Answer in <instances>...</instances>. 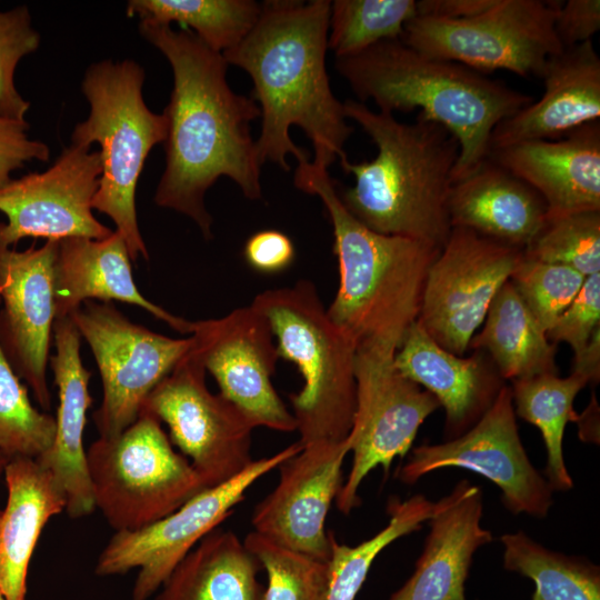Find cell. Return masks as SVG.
Masks as SVG:
<instances>
[{
  "label": "cell",
  "instance_id": "603a6c76",
  "mask_svg": "<svg viewBox=\"0 0 600 600\" xmlns=\"http://www.w3.org/2000/svg\"><path fill=\"white\" fill-rule=\"evenodd\" d=\"M53 341L56 353L49 361L59 397L56 433L50 448L36 460L53 474L66 494L67 514L76 519L96 509L83 446L87 411L92 403L88 389L91 373L82 363L81 334L70 317L54 320Z\"/></svg>",
  "mask_w": 600,
  "mask_h": 600
},
{
  "label": "cell",
  "instance_id": "d4e9b609",
  "mask_svg": "<svg viewBox=\"0 0 600 600\" xmlns=\"http://www.w3.org/2000/svg\"><path fill=\"white\" fill-rule=\"evenodd\" d=\"M56 320L70 317L86 301L134 304L182 334L192 321L174 316L144 298L134 283L131 259L121 236L103 239L69 237L58 241L53 267Z\"/></svg>",
  "mask_w": 600,
  "mask_h": 600
},
{
  "label": "cell",
  "instance_id": "d6986e66",
  "mask_svg": "<svg viewBox=\"0 0 600 600\" xmlns=\"http://www.w3.org/2000/svg\"><path fill=\"white\" fill-rule=\"evenodd\" d=\"M58 241L50 239L23 251L0 243V347L44 411L51 408L47 368L56 320Z\"/></svg>",
  "mask_w": 600,
  "mask_h": 600
},
{
  "label": "cell",
  "instance_id": "7bdbcfd3",
  "mask_svg": "<svg viewBox=\"0 0 600 600\" xmlns=\"http://www.w3.org/2000/svg\"><path fill=\"white\" fill-rule=\"evenodd\" d=\"M247 263L261 273H279L288 269L296 256L292 240L278 230H262L248 238L243 248Z\"/></svg>",
  "mask_w": 600,
  "mask_h": 600
},
{
  "label": "cell",
  "instance_id": "277c9868",
  "mask_svg": "<svg viewBox=\"0 0 600 600\" xmlns=\"http://www.w3.org/2000/svg\"><path fill=\"white\" fill-rule=\"evenodd\" d=\"M293 183L321 199L333 231L339 287L327 308L357 348L396 352L418 320L428 270L441 249L376 232L343 206L328 169L298 163Z\"/></svg>",
  "mask_w": 600,
  "mask_h": 600
},
{
  "label": "cell",
  "instance_id": "7dc6e473",
  "mask_svg": "<svg viewBox=\"0 0 600 600\" xmlns=\"http://www.w3.org/2000/svg\"><path fill=\"white\" fill-rule=\"evenodd\" d=\"M9 460L10 459L3 452L0 451V479L4 474V470Z\"/></svg>",
  "mask_w": 600,
  "mask_h": 600
},
{
  "label": "cell",
  "instance_id": "d6a6232c",
  "mask_svg": "<svg viewBox=\"0 0 600 600\" xmlns=\"http://www.w3.org/2000/svg\"><path fill=\"white\" fill-rule=\"evenodd\" d=\"M434 502L422 494L400 501L389 500V521L378 533L350 547L331 538L330 577L327 600H354L378 554L399 538L422 528L433 512Z\"/></svg>",
  "mask_w": 600,
  "mask_h": 600
},
{
  "label": "cell",
  "instance_id": "ab89813d",
  "mask_svg": "<svg viewBox=\"0 0 600 600\" xmlns=\"http://www.w3.org/2000/svg\"><path fill=\"white\" fill-rule=\"evenodd\" d=\"M600 329V272L586 278L569 307L547 332L552 343L567 342L578 358Z\"/></svg>",
  "mask_w": 600,
  "mask_h": 600
},
{
  "label": "cell",
  "instance_id": "ffe728a7",
  "mask_svg": "<svg viewBox=\"0 0 600 600\" xmlns=\"http://www.w3.org/2000/svg\"><path fill=\"white\" fill-rule=\"evenodd\" d=\"M488 158L541 196L547 218L600 211L599 121L557 140L491 150Z\"/></svg>",
  "mask_w": 600,
  "mask_h": 600
},
{
  "label": "cell",
  "instance_id": "ac0fdd59",
  "mask_svg": "<svg viewBox=\"0 0 600 600\" xmlns=\"http://www.w3.org/2000/svg\"><path fill=\"white\" fill-rule=\"evenodd\" d=\"M350 448L349 437L341 442H318L283 461L276 488L253 509V531L329 562L333 533L327 531L326 519L342 487V464Z\"/></svg>",
  "mask_w": 600,
  "mask_h": 600
},
{
  "label": "cell",
  "instance_id": "e575fe53",
  "mask_svg": "<svg viewBox=\"0 0 600 600\" xmlns=\"http://www.w3.org/2000/svg\"><path fill=\"white\" fill-rule=\"evenodd\" d=\"M54 433V417L33 407L0 347V451L9 459H37L50 448Z\"/></svg>",
  "mask_w": 600,
  "mask_h": 600
},
{
  "label": "cell",
  "instance_id": "ba28073f",
  "mask_svg": "<svg viewBox=\"0 0 600 600\" xmlns=\"http://www.w3.org/2000/svg\"><path fill=\"white\" fill-rule=\"evenodd\" d=\"M87 466L96 508L116 532L148 527L206 489L161 421L144 409L117 437L93 441Z\"/></svg>",
  "mask_w": 600,
  "mask_h": 600
},
{
  "label": "cell",
  "instance_id": "cb8c5ba5",
  "mask_svg": "<svg viewBox=\"0 0 600 600\" xmlns=\"http://www.w3.org/2000/svg\"><path fill=\"white\" fill-rule=\"evenodd\" d=\"M394 366L408 379L432 393L446 411L444 438L454 439L491 407L504 386L492 361L476 350L456 356L440 344L417 320L396 351Z\"/></svg>",
  "mask_w": 600,
  "mask_h": 600
},
{
  "label": "cell",
  "instance_id": "ee69618b",
  "mask_svg": "<svg viewBox=\"0 0 600 600\" xmlns=\"http://www.w3.org/2000/svg\"><path fill=\"white\" fill-rule=\"evenodd\" d=\"M494 0H419V17L460 20L477 16L488 9Z\"/></svg>",
  "mask_w": 600,
  "mask_h": 600
},
{
  "label": "cell",
  "instance_id": "b9f144b4",
  "mask_svg": "<svg viewBox=\"0 0 600 600\" xmlns=\"http://www.w3.org/2000/svg\"><path fill=\"white\" fill-rule=\"evenodd\" d=\"M599 29V0L561 1L554 17V32L563 49L592 40Z\"/></svg>",
  "mask_w": 600,
  "mask_h": 600
},
{
  "label": "cell",
  "instance_id": "6da1fadb",
  "mask_svg": "<svg viewBox=\"0 0 600 600\" xmlns=\"http://www.w3.org/2000/svg\"><path fill=\"white\" fill-rule=\"evenodd\" d=\"M139 31L167 58L173 74L162 112L168 121L166 168L154 203L189 217L211 239L204 196L220 177L230 178L247 199L262 198L261 164L250 128L261 117L260 108L230 88L222 53L193 32L152 22H140Z\"/></svg>",
  "mask_w": 600,
  "mask_h": 600
},
{
  "label": "cell",
  "instance_id": "e0dca14e",
  "mask_svg": "<svg viewBox=\"0 0 600 600\" xmlns=\"http://www.w3.org/2000/svg\"><path fill=\"white\" fill-rule=\"evenodd\" d=\"M99 151L72 144L42 172H31L0 186V243L14 247L24 238L103 239L113 230L92 213L99 188Z\"/></svg>",
  "mask_w": 600,
  "mask_h": 600
},
{
  "label": "cell",
  "instance_id": "f1b7e54d",
  "mask_svg": "<svg viewBox=\"0 0 600 600\" xmlns=\"http://www.w3.org/2000/svg\"><path fill=\"white\" fill-rule=\"evenodd\" d=\"M483 323L469 348L488 352L503 380L558 374L556 343L548 339L510 280L493 298Z\"/></svg>",
  "mask_w": 600,
  "mask_h": 600
},
{
  "label": "cell",
  "instance_id": "52a82bcc",
  "mask_svg": "<svg viewBox=\"0 0 600 600\" xmlns=\"http://www.w3.org/2000/svg\"><path fill=\"white\" fill-rule=\"evenodd\" d=\"M144 71L131 59H109L91 64L82 80L90 104L88 118L79 122L71 143L100 146L101 174L92 208L107 214L122 237L131 261L149 252L139 230L136 190L151 149L166 140L168 121L152 112L142 97Z\"/></svg>",
  "mask_w": 600,
  "mask_h": 600
},
{
  "label": "cell",
  "instance_id": "f546056e",
  "mask_svg": "<svg viewBox=\"0 0 600 600\" xmlns=\"http://www.w3.org/2000/svg\"><path fill=\"white\" fill-rule=\"evenodd\" d=\"M588 383V379L577 372L566 378L542 373L513 380L510 387L516 416L541 432L547 449L544 474L553 491H568L573 487L563 458V434L567 423L579 419L573 401Z\"/></svg>",
  "mask_w": 600,
  "mask_h": 600
},
{
  "label": "cell",
  "instance_id": "4fadbf2b",
  "mask_svg": "<svg viewBox=\"0 0 600 600\" xmlns=\"http://www.w3.org/2000/svg\"><path fill=\"white\" fill-rule=\"evenodd\" d=\"M394 354L357 348V403L348 436L352 466L334 500L346 516L360 504L358 490L368 473L378 466L388 473L393 460L409 452L420 426L440 408L432 393L397 369Z\"/></svg>",
  "mask_w": 600,
  "mask_h": 600
},
{
  "label": "cell",
  "instance_id": "30bf717a",
  "mask_svg": "<svg viewBox=\"0 0 600 600\" xmlns=\"http://www.w3.org/2000/svg\"><path fill=\"white\" fill-rule=\"evenodd\" d=\"M70 318L88 342L102 382L93 414L101 438H113L139 417L143 402L193 346L130 321L112 302L89 300Z\"/></svg>",
  "mask_w": 600,
  "mask_h": 600
},
{
  "label": "cell",
  "instance_id": "f35d334b",
  "mask_svg": "<svg viewBox=\"0 0 600 600\" xmlns=\"http://www.w3.org/2000/svg\"><path fill=\"white\" fill-rule=\"evenodd\" d=\"M39 44L40 34L32 27L27 6L0 10V114L8 119L26 121L30 102L17 90L14 72L19 61Z\"/></svg>",
  "mask_w": 600,
  "mask_h": 600
},
{
  "label": "cell",
  "instance_id": "681fc988",
  "mask_svg": "<svg viewBox=\"0 0 600 600\" xmlns=\"http://www.w3.org/2000/svg\"><path fill=\"white\" fill-rule=\"evenodd\" d=\"M0 306H1V298H0Z\"/></svg>",
  "mask_w": 600,
  "mask_h": 600
},
{
  "label": "cell",
  "instance_id": "7a4b0ae2",
  "mask_svg": "<svg viewBox=\"0 0 600 600\" xmlns=\"http://www.w3.org/2000/svg\"><path fill=\"white\" fill-rule=\"evenodd\" d=\"M329 0H268L244 39L222 53L228 64L249 73L251 98L259 103L261 131L256 140L260 164L289 171L287 157L309 161L290 137L291 126L310 139L314 164L329 168L348 160L344 144L353 132L343 102L333 94L326 68Z\"/></svg>",
  "mask_w": 600,
  "mask_h": 600
},
{
  "label": "cell",
  "instance_id": "83f0119b",
  "mask_svg": "<svg viewBox=\"0 0 600 600\" xmlns=\"http://www.w3.org/2000/svg\"><path fill=\"white\" fill-rule=\"evenodd\" d=\"M261 569L233 531L218 527L176 566L154 600H262Z\"/></svg>",
  "mask_w": 600,
  "mask_h": 600
},
{
  "label": "cell",
  "instance_id": "4316f807",
  "mask_svg": "<svg viewBox=\"0 0 600 600\" xmlns=\"http://www.w3.org/2000/svg\"><path fill=\"white\" fill-rule=\"evenodd\" d=\"M7 504L0 512V589L24 600L29 563L43 527L66 510V494L36 459L12 458L4 470Z\"/></svg>",
  "mask_w": 600,
  "mask_h": 600
},
{
  "label": "cell",
  "instance_id": "f6af8a7d",
  "mask_svg": "<svg viewBox=\"0 0 600 600\" xmlns=\"http://www.w3.org/2000/svg\"><path fill=\"white\" fill-rule=\"evenodd\" d=\"M588 379L589 382H598L600 379V329L591 337L582 353L574 359V369Z\"/></svg>",
  "mask_w": 600,
  "mask_h": 600
},
{
  "label": "cell",
  "instance_id": "3957f363",
  "mask_svg": "<svg viewBox=\"0 0 600 600\" xmlns=\"http://www.w3.org/2000/svg\"><path fill=\"white\" fill-rule=\"evenodd\" d=\"M343 108L378 149L372 161L340 163L354 177L353 187H337L343 206L376 232L441 249L452 229L448 202L459 157L456 137L420 113L416 122L403 123L360 101L348 99Z\"/></svg>",
  "mask_w": 600,
  "mask_h": 600
},
{
  "label": "cell",
  "instance_id": "9c48e42d",
  "mask_svg": "<svg viewBox=\"0 0 600 600\" xmlns=\"http://www.w3.org/2000/svg\"><path fill=\"white\" fill-rule=\"evenodd\" d=\"M561 1L494 0L460 20L416 16L401 40L413 49L486 73L508 70L541 79L548 59L563 50L554 17Z\"/></svg>",
  "mask_w": 600,
  "mask_h": 600
},
{
  "label": "cell",
  "instance_id": "1f68e13d",
  "mask_svg": "<svg viewBox=\"0 0 600 600\" xmlns=\"http://www.w3.org/2000/svg\"><path fill=\"white\" fill-rule=\"evenodd\" d=\"M500 541L504 568L533 581L532 600H600V569L589 560L550 550L522 531Z\"/></svg>",
  "mask_w": 600,
  "mask_h": 600
},
{
  "label": "cell",
  "instance_id": "60d3db41",
  "mask_svg": "<svg viewBox=\"0 0 600 600\" xmlns=\"http://www.w3.org/2000/svg\"><path fill=\"white\" fill-rule=\"evenodd\" d=\"M29 123L0 114V186L11 180L10 173L31 160L48 161L49 147L27 134Z\"/></svg>",
  "mask_w": 600,
  "mask_h": 600
},
{
  "label": "cell",
  "instance_id": "44dd1931",
  "mask_svg": "<svg viewBox=\"0 0 600 600\" xmlns=\"http://www.w3.org/2000/svg\"><path fill=\"white\" fill-rule=\"evenodd\" d=\"M482 513V491L468 480L434 502L414 571L389 600H466L473 554L492 540L481 526Z\"/></svg>",
  "mask_w": 600,
  "mask_h": 600
},
{
  "label": "cell",
  "instance_id": "5b68a950",
  "mask_svg": "<svg viewBox=\"0 0 600 600\" xmlns=\"http://www.w3.org/2000/svg\"><path fill=\"white\" fill-rule=\"evenodd\" d=\"M334 68L360 102L379 111L411 112L442 124L457 139L453 182L484 162L496 126L533 102L532 97L461 63L424 54L401 39L383 40Z\"/></svg>",
  "mask_w": 600,
  "mask_h": 600
},
{
  "label": "cell",
  "instance_id": "7402d4cb",
  "mask_svg": "<svg viewBox=\"0 0 600 600\" xmlns=\"http://www.w3.org/2000/svg\"><path fill=\"white\" fill-rule=\"evenodd\" d=\"M541 79V99L496 126L490 151L523 141L557 140L599 121L600 58L592 40L550 57Z\"/></svg>",
  "mask_w": 600,
  "mask_h": 600
},
{
  "label": "cell",
  "instance_id": "8992f818",
  "mask_svg": "<svg viewBox=\"0 0 600 600\" xmlns=\"http://www.w3.org/2000/svg\"><path fill=\"white\" fill-rule=\"evenodd\" d=\"M269 321L279 358L294 363L303 379L291 394L302 447L341 442L351 431L357 403V343L329 316L310 280L268 289L250 303Z\"/></svg>",
  "mask_w": 600,
  "mask_h": 600
},
{
  "label": "cell",
  "instance_id": "9a60e30c",
  "mask_svg": "<svg viewBox=\"0 0 600 600\" xmlns=\"http://www.w3.org/2000/svg\"><path fill=\"white\" fill-rule=\"evenodd\" d=\"M448 467L462 468L492 481L513 514L543 518L553 504L550 484L531 463L519 437L511 388L503 386L491 407L463 434L412 450L396 478L412 484Z\"/></svg>",
  "mask_w": 600,
  "mask_h": 600
},
{
  "label": "cell",
  "instance_id": "5bb4252c",
  "mask_svg": "<svg viewBox=\"0 0 600 600\" xmlns=\"http://www.w3.org/2000/svg\"><path fill=\"white\" fill-rule=\"evenodd\" d=\"M522 250L467 228H452L431 263L419 323L449 352L462 357Z\"/></svg>",
  "mask_w": 600,
  "mask_h": 600
},
{
  "label": "cell",
  "instance_id": "8fae6325",
  "mask_svg": "<svg viewBox=\"0 0 600 600\" xmlns=\"http://www.w3.org/2000/svg\"><path fill=\"white\" fill-rule=\"evenodd\" d=\"M206 372L193 340L141 409L168 426L171 443L190 459L208 489L233 479L252 463L254 427L232 402L208 389Z\"/></svg>",
  "mask_w": 600,
  "mask_h": 600
},
{
  "label": "cell",
  "instance_id": "7c38bea8",
  "mask_svg": "<svg viewBox=\"0 0 600 600\" xmlns=\"http://www.w3.org/2000/svg\"><path fill=\"white\" fill-rule=\"evenodd\" d=\"M301 449L297 441L273 456L253 460L233 479L204 489L161 520L136 531L116 532L98 557L96 574H122L139 568L132 600H147L186 554L232 514L254 482Z\"/></svg>",
  "mask_w": 600,
  "mask_h": 600
},
{
  "label": "cell",
  "instance_id": "bcb514c9",
  "mask_svg": "<svg viewBox=\"0 0 600 600\" xmlns=\"http://www.w3.org/2000/svg\"><path fill=\"white\" fill-rule=\"evenodd\" d=\"M596 411H598V404L593 398L586 412L579 414L577 422L580 427L586 426L584 429L580 430V436L586 441L599 442V432L596 431Z\"/></svg>",
  "mask_w": 600,
  "mask_h": 600
},
{
  "label": "cell",
  "instance_id": "d590c367",
  "mask_svg": "<svg viewBox=\"0 0 600 600\" xmlns=\"http://www.w3.org/2000/svg\"><path fill=\"white\" fill-rule=\"evenodd\" d=\"M243 542L267 573L262 600H327L329 562L283 548L254 531Z\"/></svg>",
  "mask_w": 600,
  "mask_h": 600
},
{
  "label": "cell",
  "instance_id": "2e32d148",
  "mask_svg": "<svg viewBox=\"0 0 600 600\" xmlns=\"http://www.w3.org/2000/svg\"><path fill=\"white\" fill-rule=\"evenodd\" d=\"M194 348L220 394L257 427L297 430L292 412L272 383L279 354L269 321L251 304L228 314L192 321Z\"/></svg>",
  "mask_w": 600,
  "mask_h": 600
},
{
  "label": "cell",
  "instance_id": "c3c4849f",
  "mask_svg": "<svg viewBox=\"0 0 600 600\" xmlns=\"http://www.w3.org/2000/svg\"><path fill=\"white\" fill-rule=\"evenodd\" d=\"M0 600H7L1 589H0Z\"/></svg>",
  "mask_w": 600,
  "mask_h": 600
},
{
  "label": "cell",
  "instance_id": "74e56055",
  "mask_svg": "<svg viewBox=\"0 0 600 600\" xmlns=\"http://www.w3.org/2000/svg\"><path fill=\"white\" fill-rule=\"evenodd\" d=\"M586 278L570 267L529 259L522 252L509 280L547 333L577 297Z\"/></svg>",
  "mask_w": 600,
  "mask_h": 600
},
{
  "label": "cell",
  "instance_id": "4dcf8cb0",
  "mask_svg": "<svg viewBox=\"0 0 600 600\" xmlns=\"http://www.w3.org/2000/svg\"><path fill=\"white\" fill-rule=\"evenodd\" d=\"M261 4L253 0H130L127 14L140 22L191 28L210 49L223 53L238 46L256 24Z\"/></svg>",
  "mask_w": 600,
  "mask_h": 600
},
{
  "label": "cell",
  "instance_id": "8d00e7d4",
  "mask_svg": "<svg viewBox=\"0 0 600 600\" xmlns=\"http://www.w3.org/2000/svg\"><path fill=\"white\" fill-rule=\"evenodd\" d=\"M523 254L570 267L584 277L600 272V211L547 218Z\"/></svg>",
  "mask_w": 600,
  "mask_h": 600
},
{
  "label": "cell",
  "instance_id": "484cf974",
  "mask_svg": "<svg viewBox=\"0 0 600 600\" xmlns=\"http://www.w3.org/2000/svg\"><path fill=\"white\" fill-rule=\"evenodd\" d=\"M448 207L451 228L471 229L522 251L547 220L541 196L489 158L453 182Z\"/></svg>",
  "mask_w": 600,
  "mask_h": 600
},
{
  "label": "cell",
  "instance_id": "836d02e7",
  "mask_svg": "<svg viewBox=\"0 0 600 600\" xmlns=\"http://www.w3.org/2000/svg\"><path fill=\"white\" fill-rule=\"evenodd\" d=\"M417 14L414 0H336L330 6L328 49L358 54L383 40L401 39Z\"/></svg>",
  "mask_w": 600,
  "mask_h": 600
}]
</instances>
